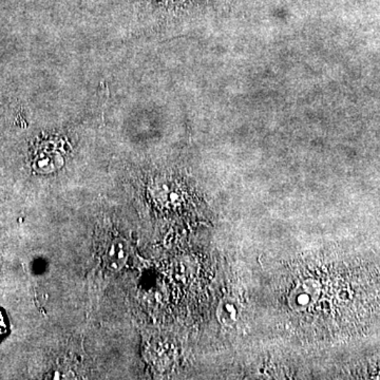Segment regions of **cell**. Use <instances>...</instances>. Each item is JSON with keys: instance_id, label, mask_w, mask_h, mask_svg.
<instances>
[{"instance_id": "obj_1", "label": "cell", "mask_w": 380, "mask_h": 380, "mask_svg": "<svg viewBox=\"0 0 380 380\" xmlns=\"http://www.w3.org/2000/svg\"><path fill=\"white\" fill-rule=\"evenodd\" d=\"M321 296V284L317 280L304 279L291 289L287 302L289 306L297 313H306L315 308Z\"/></svg>"}, {"instance_id": "obj_2", "label": "cell", "mask_w": 380, "mask_h": 380, "mask_svg": "<svg viewBox=\"0 0 380 380\" xmlns=\"http://www.w3.org/2000/svg\"><path fill=\"white\" fill-rule=\"evenodd\" d=\"M129 257V245L124 239H116L110 244L106 255V263L111 271H118L123 269Z\"/></svg>"}, {"instance_id": "obj_3", "label": "cell", "mask_w": 380, "mask_h": 380, "mask_svg": "<svg viewBox=\"0 0 380 380\" xmlns=\"http://www.w3.org/2000/svg\"><path fill=\"white\" fill-rule=\"evenodd\" d=\"M219 322L226 328L236 326L240 318V306L235 298L226 297L221 300L216 309Z\"/></svg>"}, {"instance_id": "obj_4", "label": "cell", "mask_w": 380, "mask_h": 380, "mask_svg": "<svg viewBox=\"0 0 380 380\" xmlns=\"http://www.w3.org/2000/svg\"><path fill=\"white\" fill-rule=\"evenodd\" d=\"M6 331H8V326H6V319H4V314L0 311V339L4 337Z\"/></svg>"}]
</instances>
